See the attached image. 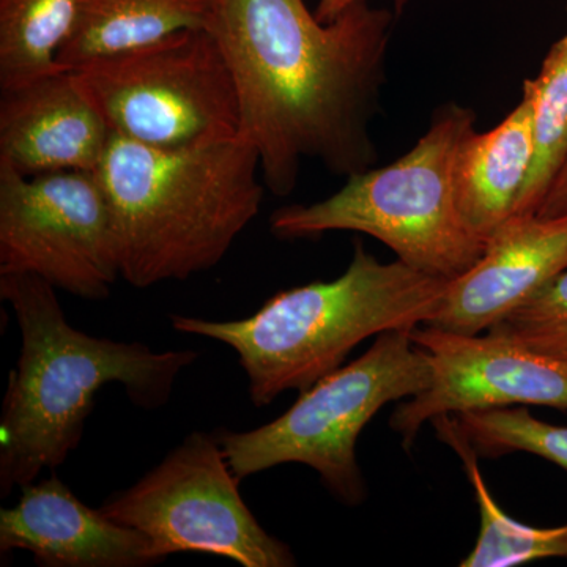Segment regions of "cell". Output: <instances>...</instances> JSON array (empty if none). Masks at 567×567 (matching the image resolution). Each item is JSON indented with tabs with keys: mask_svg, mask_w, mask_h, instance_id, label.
I'll return each mask as SVG.
<instances>
[{
	"mask_svg": "<svg viewBox=\"0 0 567 567\" xmlns=\"http://www.w3.org/2000/svg\"><path fill=\"white\" fill-rule=\"evenodd\" d=\"M391 21L365 0L331 22L305 0H212L208 31L233 73L240 137L275 196L293 192L306 158L346 177L371 169Z\"/></svg>",
	"mask_w": 567,
	"mask_h": 567,
	"instance_id": "1",
	"label": "cell"
},
{
	"mask_svg": "<svg viewBox=\"0 0 567 567\" xmlns=\"http://www.w3.org/2000/svg\"><path fill=\"white\" fill-rule=\"evenodd\" d=\"M50 282L40 276L0 275L21 331L0 416V495L54 472L80 446L102 388L118 383L142 410H158L175 382L196 363L194 350L153 352L142 342L96 338L71 327Z\"/></svg>",
	"mask_w": 567,
	"mask_h": 567,
	"instance_id": "2",
	"label": "cell"
},
{
	"mask_svg": "<svg viewBox=\"0 0 567 567\" xmlns=\"http://www.w3.org/2000/svg\"><path fill=\"white\" fill-rule=\"evenodd\" d=\"M96 174L114 213L122 279L136 289L215 268L264 203L259 153L244 137L155 148L112 134Z\"/></svg>",
	"mask_w": 567,
	"mask_h": 567,
	"instance_id": "3",
	"label": "cell"
},
{
	"mask_svg": "<svg viewBox=\"0 0 567 567\" xmlns=\"http://www.w3.org/2000/svg\"><path fill=\"white\" fill-rule=\"evenodd\" d=\"M450 281L399 259L380 262L357 245L339 278L282 290L251 317L219 322L174 315L171 324L229 346L248 379L249 399L262 409L341 368L364 339L431 322Z\"/></svg>",
	"mask_w": 567,
	"mask_h": 567,
	"instance_id": "4",
	"label": "cell"
},
{
	"mask_svg": "<svg viewBox=\"0 0 567 567\" xmlns=\"http://www.w3.org/2000/svg\"><path fill=\"white\" fill-rule=\"evenodd\" d=\"M476 115L446 104L431 128L398 162L350 175L328 199L290 205L270 218L279 238L317 237L334 230L371 235L402 262L456 279L483 257L487 241L466 226L456 197V162Z\"/></svg>",
	"mask_w": 567,
	"mask_h": 567,
	"instance_id": "5",
	"label": "cell"
},
{
	"mask_svg": "<svg viewBox=\"0 0 567 567\" xmlns=\"http://www.w3.org/2000/svg\"><path fill=\"white\" fill-rule=\"evenodd\" d=\"M432 382L429 354L410 330L377 336L374 346L324 375L286 413L252 431H216L234 475L246 477L284 464L315 470L323 487L346 506L368 496L357 442L365 425L390 402L413 398Z\"/></svg>",
	"mask_w": 567,
	"mask_h": 567,
	"instance_id": "6",
	"label": "cell"
},
{
	"mask_svg": "<svg viewBox=\"0 0 567 567\" xmlns=\"http://www.w3.org/2000/svg\"><path fill=\"white\" fill-rule=\"evenodd\" d=\"M70 71L123 140L196 148L240 137L233 73L208 29L173 33Z\"/></svg>",
	"mask_w": 567,
	"mask_h": 567,
	"instance_id": "7",
	"label": "cell"
},
{
	"mask_svg": "<svg viewBox=\"0 0 567 567\" xmlns=\"http://www.w3.org/2000/svg\"><path fill=\"white\" fill-rule=\"evenodd\" d=\"M216 432H193L132 487L100 509L140 529L166 561L171 555L207 554L244 567H292V550L259 524L240 494Z\"/></svg>",
	"mask_w": 567,
	"mask_h": 567,
	"instance_id": "8",
	"label": "cell"
},
{
	"mask_svg": "<svg viewBox=\"0 0 567 567\" xmlns=\"http://www.w3.org/2000/svg\"><path fill=\"white\" fill-rule=\"evenodd\" d=\"M40 276L102 301L122 278L114 213L96 171L24 177L0 163V275Z\"/></svg>",
	"mask_w": 567,
	"mask_h": 567,
	"instance_id": "9",
	"label": "cell"
},
{
	"mask_svg": "<svg viewBox=\"0 0 567 567\" xmlns=\"http://www.w3.org/2000/svg\"><path fill=\"white\" fill-rule=\"evenodd\" d=\"M410 338L429 354L431 385L399 405L391 427L406 450L435 416L516 404L567 412V364L496 331L461 334L424 324Z\"/></svg>",
	"mask_w": 567,
	"mask_h": 567,
	"instance_id": "10",
	"label": "cell"
},
{
	"mask_svg": "<svg viewBox=\"0 0 567 567\" xmlns=\"http://www.w3.org/2000/svg\"><path fill=\"white\" fill-rule=\"evenodd\" d=\"M566 268L567 216H513L488 238L483 257L451 279L439 311L425 324L484 333Z\"/></svg>",
	"mask_w": 567,
	"mask_h": 567,
	"instance_id": "11",
	"label": "cell"
},
{
	"mask_svg": "<svg viewBox=\"0 0 567 567\" xmlns=\"http://www.w3.org/2000/svg\"><path fill=\"white\" fill-rule=\"evenodd\" d=\"M32 554L41 567H148L164 559L140 529L117 524L82 503L54 473L21 487L0 511V554Z\"/></svg>",
	"mask_w": 567,
	"mask_h": 567,
	"instance_id": "12",
	"label": "cell"
},
{
	"mask_svg": "<svg viewBox=\"0 0 567 567\" xmlns=\"http://www.w3.org/2000/svg\"><path fill=\"white\" fill-rule=\"evenodd\" d=\"M0 92V163L24 177L99 169L112 132L73 71Z\"/></svg>",
	"mask_w": 567,
	"mask_h": 567,
	"instance_id": "13",
	"label": "cell"
},
{
	"mask_svg": "<svg viewBox=\"0 0 567 567\" xmlns=\"http://www.w3.org/2000/svg\"><path fill=\"white\" fill-rule=\"evenodd\" d=\"M535 156L533 96L524 87L516 110L487 133L466 134L456 162L458 210L468 229L487 241L516 208Z\"/></svg>",
	"mask_w": 567,
	"mask_h": 567,
	"instance_id": "14",
	"label": "cell"
},
{
	"mask_svg": "<svg viewBox=\"0 0 567 567\" xmlns=\"http://www.w3.org/2000/svg\"><path fill=\"white\" fill-rule=\"evenodd\" d=\"M210 18L212 0H81L55 62L74 70L173 33L208 29Z\"/></svg>",
	"mask_w": 567,
	"mask_h": 567,
	"instance_id": "15",
	"label": "cell"
},
{
	"mask_svg": "<svg viewBox=\"0 0 567 567\" xmlns=\"http://www.w3.org/2000/svg\"><path fill=\"white\" fill-rule=\"evenodd\" d=\"M436 436L461 458L480 507V536L462 567H514L547 558H567V524L537 528L517 522L491 494L477 464V453L456 415L431 420Z\"/></svg>",
	"mask_w": 567,
	"mask_h": 567,
	"instance_id": "16",
	"label": "cell"
},
{
	"mask_svg": "<svg viewBox=\"0 0 567 567\" xmlns=\"http://www.w3.org/2000/svg\"><path fill=\"white\" fill-rule=\"evenodd\" d=\"M81 0H0V91L61 70Z\"/></svg>",
	"mask_w": 567,
	"mask_h": 567,
	"instance_id": "17",
	"label": "cell"
},
{
	"mask_svg": "<svg viewBox=\"0 0 567 567\" xmlns=\"http://www.w3.org/2000/svg\"><path fill=\"white\" fill-rule=\"evenodd\" d=\"M533 96L535 156L516 215H536L567 156V33L544 59L535 80L524 82Z\"/></svg>",
	"mask_w": 567,
	"mask_h": 567,
	"instance_id": "18",
	"label": "cell"
},
{
	"mask_svg": "<svg viewBox=\"0 0 567 567\" xmlns=\"http://www.w3.org/2000/svg\"><path fill=\"white\" fill-rule=\"evenodd\" d=\"M457 420L481 456L529 453L567 472V425L537 420L524 406L458 413Z\"/></svg>",
	"mask_w": 567,
	"mask_h": 567,
	"instance_id": "19",
	"label": "cell"
},
{
	"mask_svg": "<svg viewBox=\"0 0 567 567\" xmlns=\"http://www.w3.org/2000/svg\"><path fill=\"white\" fill-rule=\"evenodd\" d=\"M488 331L567 364V268Z\"/></svg>",
	"mask_w": 567,
	"mask_h": 567,
	"instance_id": "20",
	"label": "cell"
},
{
	"mask_svg": "<svg viewBox=\"0 0 567 567\" xmlns=\"http://www.w3.org/2000/svg\"><path fill=\"white\" fill-rule=\"evenodd\" d=\"M536 216L539 218H566L567 216V156L548 186L546 197Z\"/></svg>",
	"mask_w": 567,
	"mask_h": 567,
	"instance_id": "21",
	"label": "cell"
},
{
	"mask_svg": "<svg viewBox=\"0 0 567 567\" xmlns=\"http://www.w3.org/2000/svg\"><path fill=\"white\" fill-rule=\"evenodd\" d=\"M357 2H360V0H319L316 17L322 22H331ZM394 2L395 7L401 9L405 0H394Z\"/></svg>",
	"mask_w": 567,
	"mask_h": 567,
	"instance_id": "22",
	"label": "cell"
}]
</instances>
